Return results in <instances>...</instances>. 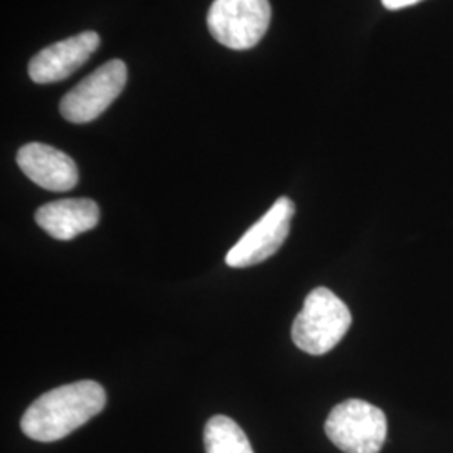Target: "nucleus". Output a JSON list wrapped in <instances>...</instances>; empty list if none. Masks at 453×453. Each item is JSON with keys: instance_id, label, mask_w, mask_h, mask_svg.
I'll return each instance as SVG.
<instances>
[{"instance_id": "obj_1", "label": "nucleus", "mask_w": 453, "mask_h": 453, "mask_svg": "<svg viewBox=\"0 0 453 453\" xmlns=\"http://www.w3.org/2000/svg\"><path fill=\"white\" fill-rule=\"evenodd\" d=\"M104 406L106 393L103 387L96 381L82 380L39 396L26 410L20 428L35 441H56L95 418Z\"/></svg>"}, {"instance_id": "obj_2", "label": "nucleus", "mask_w": 453, "mask_h": 453, "mask_svg": "<svg viewBox=\"0 0 453 453\" xmlns=\"http://www.w3.org/2000/svg\"><path fill=\"white\" fill-rule=\"evenodd\" d=\"M351 326V312L327 288L309 294L303 311L292 324L294 344L312 357L329 353Z\"/></svg>"}, {"instance_id": "obj_3", "label": "nucleus", "mask_w": 453, "mask_h": 453, "mask_svg": "<svg viewBox=\"0 0 453 453\" xmlns=\"http://www.w3.org/2000/svg\"><path fill=\"white\" fill-rule=\"evenodd\" d=\"M324 430L344 453H380L387 440L388 423L378 406L363 400H348L334 406Z\"/></svg>"}, {"instance_id": "obj_4", "label": "nucleus", "mask_w": 453, "mask_h": 453, "mask_svg": "<svg viewBox=\"0 0 453 453\" xmlns=\"http://www.w3.org/2000/svg\"><path fill=\"white\" fill-rule=\"evenodd\" d=\"M213 39L234 50L259 44L271 24L269 0H215L207 14Z\"/></svg>"}, {"instance_id": "obj_5", "label": "nucleus", "mask_w": 453, "mask_h": 453, "mask_svg": "<svg viewBox=\"0 0 453 453\" xmlns=\"http://www.w3.org/2000/svg\"><path fill=\"white\" fill-rule=\"evenodd\" d=\"M128 80L127 65L119 59L97 67L61 101V114L67 121L82 125L95 121L121 95Z\"/></svg>"}, {"instance_id": "obj_6", "label": "nucleus", "mask_w": 453, "mask_h": 453, "mask_svg": "<svg viewBox=\"0 0 453 453\" xmlns=\"http://www.w3.org/2000/svg\"><path fill=\"white\" fill-rule=\"evenodd\" d=\"M294 202L289 196H280L264 217L250 226L235 243L228 254L226 262L230 267L243 269L257 265L269 259L286 242L291 232V220L294 217Z\"/></svg>"}, {"instance_id": "obj_7", "label": "nucleus", "mask_w": 453, "mask_h": 453, "mask_svg": "<svg viewBox=\"0 0 453 453\" xmlns=\"http://www.w3.org/2000/svg\"><path fill=\"white\" fill-rule=\"evenodd\" d=\"M99 41L96 33L86 31L42 49L29 63L31 80L37 84L63 81L93 56Z\"/></svg>"}, {"instance_id": "obj_8", "label": "nucleus", "mask_w": 453, "mask_h": 453, "mask_svg": "<svg viewBox=\"0 0 453 453\" xmlns=\"http://www.w3.org/2000/svg\"><path fill=\"white\" fill-rule=\"evenodd\" d=\"M17 165L24 175L41 188L67 192L78 185V166L65 151L44 143H27L17 153Z\"/></svg>"}, {"instance_id": "obj_9", "label": "nucleus", "mask_w": 453, "mask_h": 453, "mask_svg": "<svg viewBox=\"0 0 453 453\" xmlns=\"http://www.w3.org/2000/svg\"><path fill=\"white\" fill-rule=\"evenodd\" d=\"M35 222L58 241H73L80 234L93 230L99 222V207L89 198H65L39 207Z\"/></svg>"}, {"instance_id": "obj_10", "label": "nucleus", "mask_w": 453, "mask_h": 453, "mask_svg": "<svg viewBox=\"0 0 453 453\" xmlns=\"http://www.w3.org/2000/svg\"><path fill=\"white\" fill-rule=\"evenodd\" d=\"M203 440L207 453H254L242 428L224 415L207 421Z\"/></svg>"}, {"instance_id": "obj_11", "label": "nucleus", "mask_w": 453, "mask_h": 453, "mask_svg": "<svg viewBox=\"0 0 453 453\" xmlns=\"http://www.w3.org/2000/svg\"><path fill=\"white\" fill-rule=\"evenodd\" d=\"M421 0H381V4L389 9V11H398V9H405L410 5H415Z\"/></svg>"}]
</instances>
